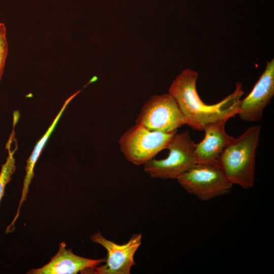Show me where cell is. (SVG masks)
Wrapping results in <instances>:
<instances>
[{
    "instance_id": "1",
    "label": "cell",
    "mask_w": 274,
    "mask_h": 274,
    "mask_svg": "<svg viewBox=\"0 0 274 274\" xmlns=\"http://www.w3.org/2000/svg\"><path fill=\"white\" fill-rule=\"evenodd\" d=\"M198 76V73L191 69L183 70L173 81L168 93L176 101L187 125L194 130L202 131L209 123L228 121L237 115L244 92L242 84L237 83L234 91L223 99L215 104H206L197 91Z\"/></svg>"
},
{
    "instance_id": "2",
    "label": "cell",
    "mask_w": 274,
    "mask_h": 274,
    "mask_svg": "<svg viewBox=\"0 0 274 274\" xmlns=\"http://www.w3.org/2000/svg\"><path fill=\"white\" fill-rule=\"evenodd\" d=\"M261 130L260 125L250 126L238 137L233 138L222 153L217 166L232 185L246 189L253 187Z\"/></svg>"
},
{
    "instance_id": "8",
    "label": "cell",
    "mask_w": 274,
    "mask_h": 274,
    "mask_svg": "<svg viewBox=\"0 0 274 274\" xmlns=\"http://www.w3.org/2000/svg\"><path fill=\"white\" fill-rule=\"evenodd\" d=\"M274 95V59L267 62L266 68L250 93L241 100L237 114L245 121L257 122Z\"/></svg>"
},
{
    "instance_id": "11",
    "label": "cell",
    "mask_w": 274,
    "mask_h": 274,
    "mask_svg": "<svg viewBox=\"0 0 274 274\" xmlns=\"http://www.w3.org/2000/svg\"><path fill=\"white\" fill-rule=\"evenodd\" d=\"M79 92L80 91L77 92L65 100L61 109L54 119L52 124L48 128L44 135L37 142L35 147H34V149L31 155L27 160L26 165L25 167L26 173L23 181V185L22 190L21 196L20 199L16 214L13 220L12 221L13 223H15L17 220V218H18L19 216L21 207L22 205L23 202L27 198L29 187L31 182V180L34 176L35 166L45 144L46 143L49 136L51 135L52 131H53L54 128L55 127L57 122H58L67 105Z\"/></svg>"
},
{
    "instance_id": "10",
    "label": "cell",
    "mask_w": 274,
    "mask_h": 274,
    "mask_svg": "<svg viewBox=\"0 0 274 274\" xmlns=\"http://www.w3.org/2000/svg\"><path fill=\"white\" fill-rule=\"evenodd\" d=\"M227 121L210 123L203 127L204 138L195 145L194 155L196 164L217 165L223 150L234 138L225 131Z\"/></svg>"
},
{
    "instance_id": "12",
    "label": "cell",
    "mask_w": 274,
    "mask_h": 274,
    "mask_svg": "<svg viewBox=\"0 0 274 274\" xmlns=\"http://www.w3.org/2000/svg\"><path fill=\"white\" fill-rule=\"evenodd\" d=\"M15 125V124H13L12 133L6 144L8 155L5 162L2 165L0 172V202L4 195L6 186L11 181L12 176L16 170L15 159L14 155L17 149V146L13 150H11L12 144L15 138L14 129Z\"/></svg>"
},
{
    "instance_id": "9",
    "label": "cell",
    "mask_w": 274,
    "mask_h": 274,
    "mask_svg": "<svg viewBox=\"0 0 274 274\" xmlns=\"http://www.w3.org/2000/svg\"><path fill=\"white\" fill-rule=\"evenodd\" d=\"M105 258L92 259L75 255L71 249H66L65 243L59 245L57 253L43 266L32 269L29 274H76L79 272H91L105 262Z\"/></svg>"
},
{
    "instance_id": "5",
    "label": "cell",
    "mask_w": 274,
    "mask_h": 274,
    "mask_svg": "<svg viewBox=\"0 0 274 274\" xmlns=\"http://www.w3.org/2000/svg\"><path fill=\"white\" fill-rule=\"evenodd\" d=\"M188 193L202 201L229 193L233 185L217 165L195 164L177 179Z\"/></svg>"
},
{
    "instance_id": "6",
    "label": "cell",
    "mask_w": 274,
    "mask_h": 274,
    "mask_svg": "<svg viewBox=\"0 0 274 274\" xmlns=\"http://www.w3.org/2000/svg\"><path fill=\"white\" fill-rule=\"evenodd\" d=\"M135 122L163 132L177 131L178 128L187 125L176 101L168 93L152 96L142 107Z\"/></svg>"
},
{
    "instance_id": "13",
    "label": "cell",
    "mask_w": 274,
    "mask_h": 274,
    "mask_svg": "<svg viewBox=\"0 0 274 274\" xmlns=\"http://www.w3.org/2000/svg\"><path fill=\"white\" fill-rule=\"evenodd\" d=\"M8 52L6 27L4 23H0V81L4 71Z\"/></svg>"
},
{
    "instance_id": "7",
    "label": "cell",
    "mask_w": 274,
    "mask_h": 274,
    "mask_svg": "<svg viewBox=\"0 0 274 274\" xmlns=\"http://www.w3.org/2000/svg\"><path fill=\"white\" fill-rule=\"evenodd\" d=\"M142 238V233L134 234L127 243L120 245L107 239L100 231L95 232L91 235V239L106 249L107 257L105 264L96 267L92 273L129 274L135 264L134 255L141 244Z\"/></svg>"
},
{
    "instance_id": "3",
    "label": "cell",
    "mask_w": 274,
    "mask_h": 274,
    "mask_svg": "<svg viewBox=\"0 0 274 274\" xmlns=\"http://www.w3.org/2000/svg\"><path fill=\"white\" fill-rule=\"evenodd\" d=\"M195 145L188 131L177 132L166 148L168 156L162 159H152L144 164V170L153 178L177 179L196 164Z\"/></svg>"
},
{
    "instance_id": "4",
    "label": "cell",
    "mask_w": 274,
    "mask_h": 274,
    "mask_svg": "<svg viewBox=\"0 0 274 274\" xmlns=\"http://www.w3.org/2000/svg\"><path fill=\"white\" fill-rule=\"evenodd\" d=\"M177 132L154 131L135 124L120 136V149L125 158L131 163L144 165L160 151L166 149Z\"/></svg>"
}]
</instances>
